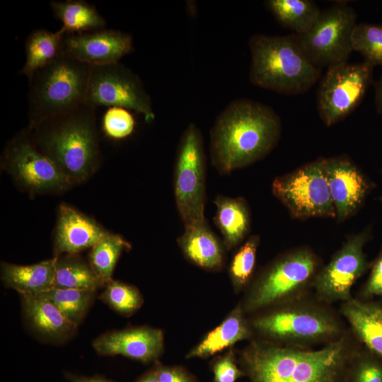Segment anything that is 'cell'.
Masks as SVG:
<instances>
[{"mask_svg": "<svg viewBox=\"0 0 382 382\" xmlns=\"http://www.w3.org/2000/svg\"><path fill=\"white\" fill-rule=\"evenodd\" d=\"M252 330L242 309L238 306L187 354V358L210 357L237 342L249 339Z\"/></svg>", "mask_w": 382, "mask_h": 382, "instance_id": "603a6c76", "label": "cell"}, {"mask_svg": "<svg viewBox=\"0 0 382 382\" xmlns=\"http://www.w3.org/2000/svg\"><path fill=\"white\" fill-rule=\"evenodd\" d=\"M93 347L102 355H122L148 363L162 354L163 333L160 329L146 326L114 330L95 339Z\"/></svg>", "mask_w": 382, "mask_h": 382, "instance_id": "e0dca14e", "label": "cell"}, {"mask_svg": "<svg viewBox=\"0 0 382 382\" xmlns=\"http://www.w3.org/2000/svg\"><path fill=\"white\" fill-rule=\"evenodd\" d=\"M361 345L349 330L318 349L255 340L242 352V370L250 382H347Z\"/></svg>", "mask_w": 382, "mask_h": 382, "instance_id": "6da1fadb", "label": "cell"}, {"mask_svg": "<svg viewBox=\"0 0 382 382\" xmlns=\"http://www.w3.org/2000/svg\"><path fill=\"white\" fill-rule=\"evenodd\" d=\"M322 267L321 260L310 248L284 253L256 279L245 299V310L254 312L308 294Z\"/></svg>", "mask_w": 382, "mask_h": 382, "instance_id": "52a82bcc", "label": "cell"}, {"mask_svg": "<svg viewBox=\"0 0 382 382\" xmlns=\"http://www.w3.org/2000/svg\"><path fill=\"white\" fill-rule=\"evenodd\" d=\"M102 127L109 138L122 139L134 132L135 120L131 110L122 107H110L103 115Z\"/></svg>", "mask_w": 382, "mask_h": 382, "instance_id": "e575fe53", "label": "cell"}, {"mask_svg": "<svg viewBox=\"0 0 382 382\" xmlns=\"http://www.w3.org/2000/svg\"><path fill=\"white\" fill-rule=\"evenodd\" d=\"M50 6L66 34H78L105 28L106 21L96 7L83 0L52 1Z\"/></svg>", "mask_w": 382, "mask_h": 382, "instance_id": "484cf974", "label": "cell"}, {"mask_svg": "<svg viewBox=\"0 0 382 382\" xmlns=\"http://www.w3.org/2000/svg\"><path fill=\"white\" fill-rule=\"evenodd\" d=\"M326 170L336 219L345 221L361 209L376 185L347 156L326 158Z\"/></svg>", "mask_w": 382, "mask_h": 382, "instance_id": "9a60e30c", "label": "cell"}, {"mask_svg": "<svg viewBox=\"0 0 382 382\" xmlns=\"http://www.w3.org/2000/svg\"><path fill=\"white\" fill-rule=\"evenodd\" d=\"M129 247L121 236L109 233L91 248L89 264L103 285L112 279L120 255Z\"/></svg>", "mask_w": 382, "mask_h": 382, "instance_id": "f1b7e54d", "label": "cell"}, {"mask_svg": "<svg viewBox=\"0 0 382 382\" xmlns=\"http://www.w3.org/2000/svg\"><path fill=\"white\" fill-rule=\"evenodd\" d=\"M175 199L185 227L207 222L205 203V154L202 134L190 123L178 147L174 178Z\"/></svg>", "mask_w": 382, "mask_h": 382, "instance_id": "ba28073f", "label": "cell"}, {"mask_svg": "<svg viewBox=\"0 0 382 382\" xmlns=\"http://www.w3.org/2000/svg\"><path fill=\"white\" fill-rule=\"evenodd\" d=\"M25 320L31 330L42 340L61 342L71 337L76 327L41 294L20 295Z\"/></svg>", "mask_w": 382, "mask_h": 382, "instance_id": "ffe728a7", "label": "cell"}, {"mask_svg": "<svg viewBox=\"0 0 382 382\" xmlns=\"http://www.w3.org/2000/svg\"><path fill=\"white\" fill-rule=\"evenodd\" d=\"M378 199L382 202V195L378 198Z\"/></svg>", "mask_w": 382, "mask_h": 382, "instance_id": "b9f144b4", "label": "cell"}, {"mask_svg": "<svg viewBox=\"0 0 382 382\" xmlns=\"http://www.w3.org/2000/svg\"><path fill=\"white\" fill-rule=\"evenodd\" d=\"M86 103L122 107L141 114L151 122L155 119L151 97L136 74L120 62L91 66Z\"/></svg>", "mask_w": 382, "mask_h": 382, "instance_id": "8fae6325", "label": "cell"}, {"mask_svg": "<svg viewBox=\"0 0 382 382\" xmlns=\"http://www.w3.org/2000/svg\"><path fill=\"white\" fill-rule=\"evenodd\" d=\"M105 284L101 299L113 310L129 316L140 308L143 299L136 287L113 279Z\"/></svg>", "mask_w": 382, "mask_h": 382, "instance_id": "1f68e13d", "label": "cell"}, {"mask_svg": "<svg viewBox=\"0 0 382 382\" xmlns=\"http://www.w3.org/2000/svg\"><path fill=\"white\" fill-rule=\"evenodd\" d=\"M216 208L214 220L227 248L238 245L250 230V212L242 197L218 195L214 201Z\"/></svg>", "mask_w": 382, "mask_h": 382, "instance_id": "cb8c5ba5", "label": "cell"}, {"mask_svg": "<svg viewBox=\"0 0 382 382\" xmlns=\"http://www.w3.org/2000/svg\"><path fill=\"white\" fill-rule=\"evenodd\" d=\"M154 371L159 382H194L191 376L180 367L158 364Z\"/></svg>", "mask_w": 382, "mask_h": 382, "instance_id": "74e56055", "label": "cell"}, {"mask_svg": "<svg viewBox=\"0 0 382 382\" xmlns=\"http://www.w3.org/2000/svg\"><path fill=\"white\" fill-rule=\"evenodd\" d=\"M265 5L281 25L296 34L309 30L321 12L311 0H267Z\"/></svg>", "mask_w": 382, "mask_h": 382, "instance_id": "4316f807", "label": "cell"}, {"mask_svg": "<svg viewBox=\"0 0 382 382\" xmlns=\"http://www.w3.org/2000/svg\"><path fill=\"white\" fill-rule=\"evenodd\" d=\"M372 237L371 228L347 238L326 265H323L313 285L315 296L331 304L345 302L352 298L351 291L357 281L371 267L364 251Z\"/></svg>", "mask_w": 382, "mask_h": 382, "instance_id": "4fadbf2b", "label": "cell"}, {"mask_svg": "<svg viewBox=\"0 0 382 382\" xmlns=\"http://www.w3.org/2000/svg\"><path fill=\"white\" fill-rule=\"evenodd\" d=\"M368 279L359 291V298L372 300L374 297L382 298V246L377 256L371 262Z\"/></svg>", "mask_w": 382, "mask_h": 382, "instance_id": "d590c367", "label": "cell"}, {"mask_svg": "<svg viewBox=\"0 0 382 382\" xmlns=\"http://www.w3.org/2000/svg\"><path fill=\"white\" fill-rule=\"evenodd\" d=\"M178 243L185 255L195 265L207 270L222 266V246L207 222L185 227Z\"/></svg>", "mask_w": 382, "mask_h": 382, "instance_id": "7402d4cb", "label": "cell"}, {"mask_svg": "<svg viewBox=\"0 0 382 382\" xmlns=\"http://www.w3.org/2000/svg\"><path fill=\"white\" fill-rule=\"evenodd\" d=\"M4 166L14 180L31 193L59 192L70 179L34 144L28 127L8 145Z\"/></svg>", "mask_w": 382, "mask_h": 382, "instance_id": "5bb4252c", "label": "cell"}, {"mask_svg": "<svg viewBox=\"0 0 382 382\" xmlns=\"http://www.w3.org/2000/svg\"><path fill=\"white\" fill-rule=\"evenodd\" d=\"M66 378L70 382H112V381L100 376L85 377L70 374H66Z\"/></svg>", "mask_w": 382, "mask_h": 382, "instance_id": "f35d334b", "label": "cell"}, {"mask_svg": "<svg viewBox=\"0 0 382 382\" xmlns=\"http://www.w3.org/2000/svg\"><path fill=\"white\" fill-rule=\"evenodd\" d=\"M375 103L378 113L382 115V75L375 83Z\"/></svg>", "mask_w": 382, "mask_h": 382, "instance_id": "ab89813d", "label": "cell"}, {"mask_svg": "<svg viewBox=\"0 0 382 382\" xmlns=\"http://www.w3.org/2000/svg\"><path fill=\"white\" fill-rule=\"evenodd\" d=\"M64 50L83 63L99 66L120 62L134 49L133 38L129 33L103 28L66 34Z\"/></svg>", "mask_w": 382, "mask_h": 382, "instance_id": "2e32d148", "label": "cell"}, {"mask_svg": "<svg viewBox=\"0 0 382 382\" xmlns=\"http://www.w3.org/2000/svg\"><path fill=\"white\" fill-rule=\"evenodd\" d=\"M347 382H382V359L361 345L349 364Z\"/></svg>", "mask_w": 382, "mask_h": 382, "instance_id": "d6a6232c", "label": "cell"}, {"mask_svg": "<svg viewBox=\"0 0 382 382\" xmlns=\"http://www.w3.org/2000/svg\"><path fill=\"white\" fill-rule=\"evenodd\" d=\"M353 51L359 52L364 62L374 67L382 66V25L357 23L352 35Z\"/></svg>", "mask_w": 382, "mask_h": 382, "instance_id": "4dcf8cb0", "label": "cell"}, {"mask_svg": "<svg viewBox=\"0 0 382 382\" xmlns=\"http://www.w3.org/2000/svg\"><path fill=\"white\" fill-rule=\"evenodd\" d=\"M91 66L65 50L29 80V128L86 103Z\"/></svg>", "mask_w": 382, "mask_h": 382, "instance_id": "8992f818", "label": "cell"}, {"mask_svg": "<svg viewBox=\"0 0 382 382\" xmlns=\"http://www.w3.org/2000/svg\"><path fill=\"white\" fill-rule=\"evenodd\" d=\"M214 382H236L245 375L237 366L232 351L219 358L213 365Z\"/></svg>", "mask_w": 382, "mask_h": 382, "instance_id": "8d00e7d4", "label": "cell"}, {"mask_svg": "<svg viewBox=\"0 0 382 382\" xmlns=\"http://www.w3.org/2000/svg\"><path fill=\"white\" fill-rule=\"evenodd\" d=\"M272 190L293 218H336L329 190L326 158H320L277 177Z\"/></svg>", "mask_w": 382, "mask_h": 382, "instance_id": "30bf717a", "label": "cell"}, {"mask_svg": "<svg viewBox=\"0 0 382 382\" xmlns=\"http://www.w3.org/2000/svg\"><path fill=\"white\" fill-rule=\"evenodd\" d=\"M96 108L84 103L29 128L37 149L71 182H81L99 161Z\"/></svg>", "mask_w": 382, "mask_h": 382, "instance_id": "3957f363", "label": "cell"}, {"mask_svg": "<svg viewBox=\"0 0 382 382\" xmlns=\"http://www.w3.org/2000/svg\"><path fill=\"white\" fill-rule=\"evenodd\" d=\"M357 15L345 3H337L321 11L312 27L294 33L308 59L316 67H331L346 63L353 51L352 35Z\"/></svg>", "mask_w": 382, "mask_h": 382, "instance_id": "9c48e42d", "label": "cell"}, {"mask_svg": "<svg viewBox=\"0 0 382 382\" xmlns=\"http://www.w3.org/2000/svg\"><path fill=\"white\" fill-rule=\"evenodd\" d=\"M109 232L97 222L75 209L62 204L59 207L54 238L56 257L76 254L92 248Z\"/></svg>", "mask_w": 382, "mask_h": 382, "instance_id": "ac0fdd59", "label": "cell"}, {"mask_svg": "<svg viewBox=\"0 0 382 382\" xmlns=\"http://www.w3.org/2000/svg\"><path fill=\"white\" fill-rule=\"evenodd\" d=\"M259 242L258 236H251L238 249L232 260L230 276L234 288L238 291L249 282L253 275Z\"/></svg>", "mask_w": 382, "mask_h": 382, "instance_id": "836d02e7", "label": "cell"}, {"mask_svg": "<svg viewBox=\"0 0 382 382\" xmlns=\"http://www.w3.org/2000/svg\"><path fill=\"white\" fill-rule=\"evenodd\" d=\"M54 265L55 258L30 265L2 262L1 278L20 295H38L54 287Z\"/></svg>", "mask_w": 382, "mask_h": 382, "instance_id": "44dd1931", "label": "cell"}, {"mask_svg": "<svg viewBox=\"0 0 382 382\" xmlns=\"http://www.w3.org/2000/svg\"><path fill=\"white\" fill-rule=\"evenodd\" d=\"M340 313L359 342L382 359V303L352 297L341 303Z\"/></svg>", "mask_w": 382, "mask_h": 382, "instance_id": "d6986e66", "label": "cell"}, {"mask_svg": "<svg viewBox=\"0 0 382 382\" xmlns=\"http://www.w3.org/2000/svg\"><path fill=\"white\" fill-rule=\"evenodd\" d=\"M374 66L366 62L328 68L317 93V107L329 127L342 120L362 101L372 81Z\"/></svg>", "mask_w": 382, "mask_h": 382, "instance_id": "7c38bea8", "label": "cell"}, {"mask_svg": "<svg viewBox=\"0 0 382 382\" xmlns=\"http://www.w3.org/2000/svg\"><path fill=\"white\" fill-rule=\"evenodd\" d=\"M54 287L94 291L103 286L95 272L76 254L55 257Z\"/></svg>", "mask_w": 382, "mask_h": 382, "instance_id": "83f0119b", "label": "cell"}, {"mask_svg": "<svg viewBox=\"0 0 382 382\" xmlns=\"http://www.w3.org/2000/svg\"><path fill=\"white\" fill-rule=\"evenodd\" d=\"M250 323L253 330L270 342L301 347L335 341L348 330L329 304L308 294L274 306Z\"/></svg>", "mask_w": 382, "mask_h": 382, "instance_id": "277c9868", "label": "cell"}, {"mask_svg": "<svg viewBox=\"0 0 382 382\" xmlns=\"http://www.w3.org/2000/svg\"><path fill=\"white\" fill-rule=\"evenodd\" d=\"M66 33L38 29L32 32L25 42V62L19 74L30 80L41 69L56 59L64 51Z\"/></svg>", "mask_w": 382, "mask_h": 382, "instance_id": "d4e9b609", "label": "cell"}, {"mask_svg": "<svg viewBox=\"0 0 382 382\" xmlns=\"http://www.w3.org/2000/svg\"><path fill=\"white\" fill-rule=\"evenodd\" d=\"M96 291L52 288L40 294L51 301L71 323L77 326L84 318Z\"/></svg>", "mask_w": 382, "mask_h": 382, "instance_id": "f546056e", "label": "cell"}, {"mask_svg": "<svg viewBox=\"0 0 382 382\" xmlns=\"http://www.w3.org/2000/svg\"><path fill=\"white\" fill-rule=\"evenodd\" d=\"M251 56L250 82L282 94L306 92L318 81L321 69L306 57L294 33L255 34L248 40Z\"/></svg>", "mask_w": 382, "mask_h": 382, "instance_id": "5b68a950", "label": "cell"}, {"mask_svg": "<svg viewBox=\"0 0 382 382\" xmlns=\"http://www.w3.org/2000/svg\"><path fill=\"white\" fill-rule=\"evenodd\" d=\"M281 131V120L270 107L250 99L234 100L211 130L212 164L224 173L247 166L275 147Z\"/></svg>", "mask_w": 382, "mask_h": 382, "instance_id": "7a4b0ae2", "label": "cell"}, {"mask_svg": "<svg viewBox=\"0 0 382 382\" xmlns=\"http://www.w3.org/2000/svg\"><path fill=\"white\" fill-rule=\"evenodd\" d=\"M137 382H159L154 369L149 371Z\"/></svg>", "mask_w": 382, "mask_h": 382, "instance_id": "60d3db41", "label": "cell"}]
</instances>
